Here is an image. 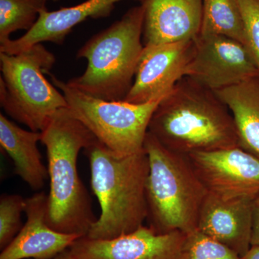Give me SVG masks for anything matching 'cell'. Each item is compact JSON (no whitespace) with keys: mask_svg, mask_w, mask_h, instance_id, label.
Wrapping results in <instances>:
<instances>
[{"mask_svg":"<svg viewBox=\"0 0 259 259\" xmlns=\"http://www.w3.org/2000/svg\"><path fill=\"white\" fill-rule=\"evenodd\" d=\"M146 192L151 228L158 233L197 230L207 191L186 155L170 151L148 131Z\"/></svg>","mask_w":259,"mask_h":259,"instance_id":"obj_5","label":"cell"},{"mask_svg":"<svg viewBox=\"0 0 259 259\" xmlns=\"http://www.w3.org/2000/svg\"><path fill=\"white\" fill-rule=\"evenodd\" d=\"M254 198L225 199L207 192L197 229L243 257L250 249Z\"/></svg>","mask_w":259,"mask_h":259,"instance_id":"obj_14","label":"cell"},{"mask_svg":"<svg viewBox=\"0 0 259 259\" xmlns=\"http://www.w3.org/2000/svg\"><path fill=\"white\" fill-rule=\"evenodd\" d=\"M85 152L90 161L92 189L101 209L86 237L112 239L144 226L148 215L146 185L149 172L145 149L132 156H120L96 140Z\"/></svg>","mask_w":259,"mask_h":259,"instance_id":"obj_3","label":"cell"},{"mask_svg":"<svg viewBox=\"0 0 259 259\" xmlns=\"http://www.w3.org/2000/svg\"><path fill=\"white\" fill-rule=\"evenodd\" d=\"M244 26L245 45L259 70V0H234Z\"/></svg>","mask_w":259,"mask_h":259,"instance_id":"obj_22","label":"cell"},{"mask_svg":"<svg viewBox=\"0 0 259 259\" xmlns=\"http://www.w3.org/2000/svg\"><path fill=\"white\" fill-rule=\"evenodd\" d=\"M48 195L38 192L25 199L26 223L0 254V259H52L70 248L77 235L53 229L47 222Z\"/></svg>","mask_w":259,"mask_h":259,"instance_id":"obj_12","label":"cell"},{"mask_svg":"<svg viewBox=\"0 0 259 259\" xmlns=\"http://www.w3.org/2000/svg\"><path fill=\"white\" fill-rule=\"evenodd\" d=\"M96 140L68 107L58 110L41 131L50 180L47 222L56 231L85 237L97 219L77 168L80 151Z\"/></svg>","mask_w":259,"mask_h":259,"instance_id":"obj_2","label":"cell"},{"mask_svg":"<svg viewBox=\"0 0 259 259\" xmlns=\"http://www.w3.org/2000/svg\"><path fill=\"white\" fill-rule=\"evenodd\" d=\"M25 199L19 194H3L0 197V248L5 249L21 228Z\"/></svg>","mask_w":259,"mask_h":259,"instance_id":"obj_21","label":"cell"},{"mask_svg":"<svg viewBox=\"0 0 259 259\" xmlns=\"http://www.w3.org/2000/svg\"><path fill=\"white\" fill-rule=\"evenodd\" d=\"M241 259H259V245L250 246V249Z\"/></svg>","mask_w":259,"mask_h":259,"instance_id":"obj_24","label":"cell"},{"mask_svg":"<svg viewBox=\"0 0 259 259\" xmlns=\"http://www.w3.org/2000/svg\"><path fill=\"white\" fill-rule=\"evenodd\" d=\"M199 35H223L245 45L244 26L236 2L202 0V23Z\"/></svg>","mask_w":259,"mask_h":259,"instance_id":"obj_18","label":"cell"},{"mask_svg":"<svg viewBox=\"0 0 259 259\" xmlns=\"http://www.w3.org/2000/svg\"><path fill=\"white\" fill-rule=\"evenodd\" d=\"M208 193L225 199L254 198L259 194V156L241 147L188 155Z\"/></svg>","mask_w":259,"mask_h":259,"instance_id":"obj_9","label":"cell"},{"mask_svg":"<svg viewBox=\"0 0 259 259\" xmlns=\"http://www.w3.org/2000/svg\"><path fill=\"white\" fill-rule=\"evenodd\" d=\"M194 41L185 76L204 88L217 92L258 77L256 63L242 42L218 35H199Z\"/></svg>","mask_w":259,"mask_h":259,"instance_id":"obj_8","label":"cell"},{"mask_svg":"<svg viewBox=\"0 0 259 259\" xmlns=\"http://www.w3.org/2000/svg\"><path fill=\"white\" fill-rule=\"evenodd\" d=\"M182 259H241L234 250L198 230L187 233Z\"/></svg>","mask_w":259,"mask_h":259,"instance_id":"obj_20","label":"cell"},{"mask_svg":"<svg viewBox=\"0 0 259 259\" xmlns=\"http://www.w3.org/2000/svg\"><path fill=\"white\" fill-rule=\"evenodd\" d=\"M215 93L231 110L240 147L259 156V76Z\"/></svg>","mask_w":259,"mask_h":259,"instance_id":"obj_17","label":"cell"},{"mask_svg":"<svg viewBox=\"0 0 259 259\" xmlns=\"http://www.w3.org/2000/svg\"><path fill=\"white\" fill-rule=\"evenodd\" d=\"M251 221L250 245H259V194L253 199Z\"/></svg>","mask_w":259,"mask_h":259,"instance_id":"obj_23","label":"cell"},{"mask_svg":"<svg viewBox=\"0 0 259 259\" xmlns=\"http://www.w3.org/2000/svg\"><path fill=\"white\" fill-rule=\"evenodd\" d=\"M49 74L51 82L64 95L72 115L99 142L120 156H132L144 149L150 121L162 100L141 105L107 101L90 96Z\"/></svg>","mask_w":259,"mask_h":259,"instance_id":"obj_7","label":"cell"},{"mask_svg":"<svg viewBox=\"0 0 259 259\" xmlns=\"http://www.w3.org/2000/svg\"><path fill=\"white\" fill-rule=\"evenodd\" d=\"M144 20L142 5L134 7L85 42L76 57L88 61L87 69L68 84L96 98L123 101L134 83L144 49Z\"/></svg>","mask_w":259,"mask_h":259,"instance_id":"obj_4","label":"cell"},{"mask_svg":"<svg viewBox=\"0 0 259 259\" xmlns=\"http://www.w3.org/2000/svg\"><path fill=\"white\" fill-rule=\"evenodd\" d=\"M52 259H77L76 257L74 256V255L71 253V250L70 249L65 250L64 251H63L62 253H61L60 254L56 255L55 258Z\"/></svg>","mask_w":259,"mask_h":259,"instance_id":"obj_25","label":"cell"},{"mask_svg":"<svg viewBox=\"0 0 259 259\" xmlns=\"http://www.w3.org/2000/svg\"><path fill=\"white\" fill-rule=\"evenodd\" d=\"M148 132L180 154L240 147L231 110L215 92L184 76L162 99Z\"/></svg>","mask_w":259,"mask_h":259,"instance_id":"obj_1","label":"cell"},{"mask_svg":"<svg viewBox=\"0 0 259 259\" xmlns=\"http://www.w3.org/2000/svg\"><path fill=\"white\" fill-rule=\"evenodd\" d=\"M48 1H49V0H48ZM52 1H58V0H52Z\"/></svg>","mask_w":259,"mask_h":259,"instance_id":"obj_26","label":"cell"},{"mask_svg":"<svg viewBox=\"0 0 259 259\" xmlns=\"http://www.w3.org/2000/svg\"><path fill=\"white\" fill-rule=\"evenodd\" d=\"M186 235L182 231L158 233L142 226L112 239L81 237L69 249L77 259H182Z\"/></svg>","mask_w":259,"mask_h":259,"instance_id":"obj_11","label":"cell"},{"mask_svg":"<svg viewBox=\"0 0 259 259\" xmlns=\"http://www.w3.org/2000/svg\"><path fill=\"white\" fill-rule=\"evenodd\" d=\"M122 0H86L81 4L55 11L42 10L35 25L23 36L0 46V52L15 55L44 42L61 45L75 26L88 18L110 16L116 3Z\"/></svg>","mask_w":259,"mask_h":259,"instance_id":"obj_15","label":"cell"},{"mask_svg":"<svg viewBox=\"0 0 259 259\" xmlns=\"http://www.w3.org/2000/svg\"><path fill=\"white\" fill-rule=\"evenodd\" d=\"M56 58L42 44L15 55L0 52V104L30 131L41 132L58 110L68 107L62 93L45 74Z\"/></svg>","mask_w":259,"mask_h":259,"instance_id":"obj_6","label":"cell"},{"mask_svg":"<svg viewBox=\"0 0 259 259\" xmlns=\"http://www.w3.org/2000/svg\"><path fill=\"white\" fill-rule=\"evenodd\" d=\"M41 132L26 131L0 114V146L13 160L15 174L34 190H41L49 179L37 143Z\"/></svg>","mask_w":259,"mask_h":259,"instance_id":"obj_16","label":"cell"},{"mask_svg":"<svg viewBox=\"0 0 259 259\" xmlns=\"http://www.w3.org/2000/svg\"><path fill=\"white\" fill-rule=\"evenodd\" d=\"M144 47L194 40L200 31L202 0H142Z\"/></svg>","mask_w":259,"mask_h":259,"instance_id":"obj_13","label":"cell"},{"mask_svg":"<svg viewBox=\"0 0 259 259\" xmlns=\"http://www.w3.org/2000/svg\"><path fill=\"white\" fill-rule=\"evenodd\" d=\"M48 0H0V46L12 39L17 30L29 31L36 23L39 14L47 9Z\"/></svg>","mask_w":259,"mask_h":259,"instance_id":"obj_19","label":"cell"},{"mask_svg":"<svg viewBox=\"0 0 259 259\" xmlns=\"http://www.w3.org/2000/svg\"><path fill=\"white\" fill-rule=\"evenodd\" d=\"M194 40L144 47L134 83L123 101L141 105L162 100L171 93L185 76Z\"/></svg>","mask_w":259,"mask_h":259,"instance_id":"obj_10","label":"cell"}]
</instances>
